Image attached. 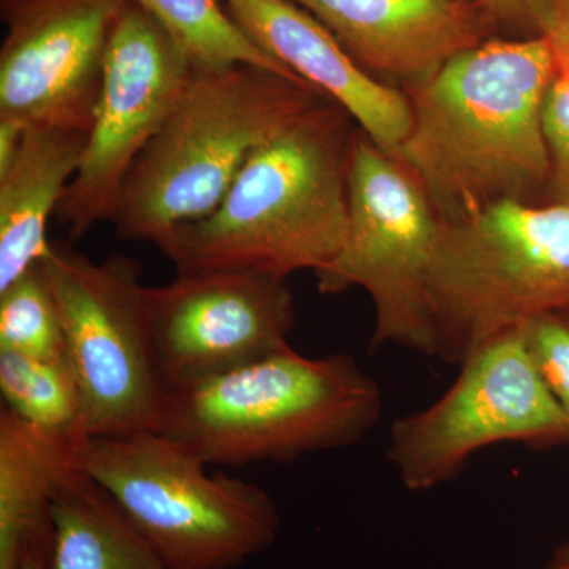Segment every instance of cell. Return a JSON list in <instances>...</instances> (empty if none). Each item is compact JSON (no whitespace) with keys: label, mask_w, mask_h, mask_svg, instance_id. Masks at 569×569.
I'll return each mask as SVG.
<instances>
[{"label":"cell","mask_w":569,"mask_h":569,"mask_svg":"<svg viewBox=\"0 0 569 569\" xmlns=\"http://www.w3.org/2000/svg\"><path fill=\"white\" fill-rule=\"evenodd\" d=\"M441 220L413 174L356 132L342 249L317 274L321 295L362 288L373 306L370 351L400 347L437 358L427 279Z\"/></svg>","instance_id":"obj_8"},{"label":"cell","mask_w":569,"mask_h":569,"mask_svg":"<svg viewBox=\"0 0 569 569\" xmlns=\"http://www.w3.org/2000/svg\"><path fill=\"white\" fill-rule=\"evenodd\" d=\"M86 441L52 436L2 408L0 569H17L28 546L51 541L52 497L80 468L78 459Z\"/></svg>","instance_id":"obj_16"},{"label":"cell","mask_w":569,"mask_h":569,"mask_svg":"<svg viewBox=\"0 0 569 569\" xmlns=\"http://www.w3.org/2000/svg\"><path fill=\"white\" fill-rule=\"evenodd\" d=\"M557 71L546 96V141L550 157V186L559 203L569 204V59L553 44Z\"/></svg>","instance_id":"obj_22"},{"label":"cell","mask_w":569,"mask_h":569,"mask_svg":"<svg viewBox=\"0 0 569 569\" xmlns=\"http://www.w3.org/2000/svg\"><path fill=\"white\" fill-rule=\"evenodd\" d=\"M157 366L167 391L222 376L291 348L287 279L258 271L178 274L144 287Z\"/></svg>","instance_id":"obj_11"},{"label":"cell","mask_w":569,"mask_h":569,"mask_svg":"<svg viewBox=\"0 0 569 569\" xmlns=\"http://www.w3.org/2000/svg\"><path fill=\"white\" fill-rule=\"evenodd\" d=\"M531 359L550 395L569 419V320L545 313L522 323Z\"/></svg>","instance_id":"obj_21"},{"label":"cell","mask_w":569,"mask_h":569,"mask_svg":"<svg viewBox=\"0 0 569 569\" xmlns=\"http://www.w3.org/2000/svg\"><path fill=\"white\" fill-rule=\"evenodd\" d=\"M459 366L440 399L397 418L389 430L388 462L410 492L448 485L496 445H569V419L539 376L522 325L490 337Z\"/></svg>","instance_id":"obj_9"},{"label":"cell","mask_w":569,"mask_h":569,"mask_svg":"<svg viewBox=\"0 0 569 569\" xmlns=\"http://www.w3.org/2000/svg\"><path fill=\"white\" fill-rule=\"evenodd\" d=\"M26 129L17 122L0 119V174L9 170L11 162L20 151Z\"/></svg>","instance_id":"obj_25"},{"label":"cell","mask_w":569,"mask_h":569,"mask_svg":"<svg viewBox=\"0 0 569 569\" xmlns=\"http://www.w3.org/2000/svg\"><path fill=\"white\" fill-rule=\"evenodd\" d=\"M291 2L317 18L362 70L403 88L432 78L460 52L482 43L485 33L481 7L468 0Z\"/></svg>","instance_id":"obj_13"},{"label":"cell","mask_w":569,"mask_h":569,"mask_svg":"<svg viewBox=\"0 0 569 569\" xmlns=\"http://www.w3.org/2000/svg\"><path fill=\"white\" fill-rule=\"evenodd\" d=\"M52 569H171L123 509L81 468L51 501Z\"/></svg>","instance_id":"obj_17"},{"label":"cell","mask_w":569,"mask_h":569,"mask_svg":"<svg viewBox=\"0 0 569 569\" xmlns=\"http://www.w3.org/2000/svg\"><path fill=\"white\" fill-rule=\"evenodd\" d=\"M50 542L39 541L28 546L22 552L17 569H52L50 563Z\"/></svg>","instance_id":"obj_26"},{"label":"cell","mask_w":569,"mask_h":569,"mask_svg":"<svg viewBox=\"0 0 569 569\" xmlns=\"http://www.w3.org/2000/svg\"><path fill=\"white\" fill-rule=\"evenodd\" d=\"M546 569H569V539L553 550Z\"/></svg>","instance_id":"obj_27"},{"label":"cell","mask_w":569,"mask_h":569,"mask_svg":"<svg viewBox=\"0 0 569 569\" xmlns=\"http://www.w3.org/2000/svg\"><path fill=\"white\" fill-rule=\"evenodd\" d=\"M129 0H2L0 119L89 133L112 29Z\"/></svg>","instance_id":"obj_12"},{"label":"cell","mask_w":569,"mask_h":569,"mask_svg":"<svg viewBox=\"0 0 569 569\" xmlns=\"http://www.w3.org/2000/svg\"><path fill=\"white\" fill-rule=\"evenodd\" d=\"M250 40L342 107L378 148L396 156L411 129L407 93L367 73L332 33L291 0H224Z\"/></svg>","instance_id":"obj_14"},{"label":"cell","mask_w":569,"mask_h":569,"mask_svg":"<svg viewBox=\"0 0 569 569\" xmlns=\"http://www.w3.org/2000/svg\"><path fill=\"white\" fill-rule=\"evenodd\" d=\"M78 462L171 569H236L279 537L268 490L209 473L204 460L163 433L89 438Z\"/></svg>","instance_id":"obj_6"},{"label":"cell","mask_w":569,"mask_h":569,"mask_svg":"<svg viewBox=\"0 0 569 569\" xmlns=\"http://www.w3.org/2000/svg\"><path fill=\"white\" fill-rule=\"evenodd\" d=\"M193 67L171 33L129 0L108 43L80 168L54 216L70 242L111 222L127 174L167 121Z\"/></svg>","instance_id":"obj_10"},{"label":"cell","mask_w":569,"mask_h":569,"mask_svg":"<svg viewBox=\"0 0 569 569\" xmlns=\"http://www.w3.org/2000/svg\"><path fill=\"white\" fill-rule=\"evenodd\" d=\"M160 22L194 67H220L249 63L282 74L288 80L307 84L282 63L258 48L236 24L219 0H132ZM309 86V84H307Z\"/></svg>","instance_id":"obj_19"},{"label":"cell","mask_w":569,"mask_h":569,"mask_svg":"<svg viewBox=\"0 0 569 569\" xmlns=\"http://www.w3.org/2000/svg\"><path fill=\"white\" fill-rule=\"evenodd\" d=\"M323 97L249 63L193 67L123 181L111 220L116 233L160 249L178 228L211 216L257 149Z\"/></svg>","instance_id":"obj_4"},{"label":"cell","mask_w":569,"mask_h":569,"mask_svg":"<svg viewBox=\"0 0 569 569\" xmlns=\"http://www.w3.org/2000/svg\"><path fill=\"white\" fill-rule=\"evenodd\" d=\"M539 0H477L486 13L493 14L503 20H519V18H533Z\"/></svg>","instance_id":"obj_24"},{"label":"cell","mask_w":569,"mask_h":569,"mask_svg":"<svg viewBox=\"0 0 569 569\" xmlns=\"http://www.w3.org/2000/svg\"><path fill=\"white\" fill-rule=\"evenodd\" d=\"M3 408L37 429L86 441L80 388L66 359L33 358L0 351Z\"/></svg>","instance_id":"obj_18"},{"label":"cell","mask_w":569,"mask_h":569,"mask_svg":"<svg viewBox=\"0 0 569 569\" xmlns=\"http://www.w3.org/2000/svg\"><path fill=\"white\" fill-rule=\"evenodd\" d=\"M563 316L567 317L568 320H569V312L568 313H563Z\"/></svg>","instance_id":"obj_28"},{"label":"cell","mask_w":569,"mask_h":569,"mask_svg":"<svg viewBox=\"0 0 569 569\" xmlns=\"http://www.w3.org/2000/svg\"><path fill=\"white\" fill-rule=\"evenodd\" d=\"M0 351L66 359L61 316L40 263L0 290Z\"/></svg>","instance_id":"obj_20"},{"label":"cell","mask_w":569,"mask_h":569,"mask_svg":"<svg viewBox=\"0 0 569 569\" xmlns=\"http://www.w3.org/2000/svg\"><path fill=\"white\" fill-rule=\"evenodd\" d=\"M533 20L569 59V0H539Z\"/></svg>","instance_id":"obj_23"},{"label":"cell","mask_w":569,"mask_h":569,"mask_svg":"<svg viewBox=\"0 0 569 569\" xmlns=\"http://www.w3.org/2000/svg\"><path fill=\"white\" fill-rule=\"evenodd\" d=\"M437 359L460 365L490 337L569 312V204L501 201L441 222L427 279Z\"/></svg>","instance_id":"obj_5"},{"label":"cell","mask_w":569,"mask_h":569,"mask_svg":"<svg viewBox=\"0 0 569 569\" xmlns=\"http://www.w3.org/2000/svg\"><path fill=\"white\" fill-rule=\"evenodd\" d=\"M66 337L86 432L119 438L160 432L167 388L157 366L141 266L123 254L92 261L51 242L40 261Z\"/></svg>","instance_id":"obj_7"},{"label":"cell","mask_w":569,"mask_h":569,"mask_svg":"<svg viewBox=\"0 0 569 569\" xmlns=\"http://www.w3.org/2000/svg\"><path fill=\"white\" fill-rule=\"evenodd\" d=\"M381 413L380 385L353 356L288 348L167 391L160 433L208 466L283 463L353 447Z\"/></svg>","instance_id":"obj_3"},{"label":"cell","mask_w":569,"mask_h":569,"mask_svg":"<svg viewBox=\"0 0 569 569\" xmlns=\"http://www.w3.org/2000/svg\"><path fill=\"white\" fill-rule=\"evenodd\" d=\"M556 71L549 37L482 41L402 89L413 119L395 157L441 222L526 201L549 181L542 111Z\"/></svg>","instance_id":"obj_1"},{"label":"cell","mask_w":569,"mask_h":569,"mask_svg":"<svg viewBox=\"0 0 569 569\" xmlns=\"http://www.w3.org/2000/svg\"><path fill=\"white\" fill-rule=\"evenodd\" d=\"M88 133L28 129L0 174V290L40 263L50 249L48 222L80 168Z\"/></svg>","instance_id":"obj_15"},{"label":"cell","mask_w":569,"mask_h":569,"mask_svg":"<svg viewBox=\"0 0 569 569\" xmlns=\"http://www.w3.org/2000/svg\"><path fill=\"white\" fill-rule=\"evenodd\" d=\"M353 119L317 100L250 157L219 208L178 228L160 252L178 274H320L342 249Z\"/></svg>","instance_id":"obj_2"}]
</instances>
